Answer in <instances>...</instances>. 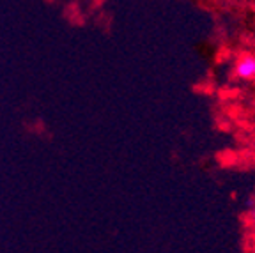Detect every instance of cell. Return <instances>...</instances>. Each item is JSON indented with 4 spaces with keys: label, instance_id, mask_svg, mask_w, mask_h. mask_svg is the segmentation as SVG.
<instances>
[{
    "label": "cell",
    "instance_id": "cell-1",
    "mask_svg": "<svg viewBox=\"0 0 255 253\" xmlns=\"http://www.w3.org/2000/svg\"><path fill=\"white\" fill-rule=\"evenodd\" d=\"M234 75L239 80H255V55L245 53L234 64Z\"/></svg>",
    "mask_w": 255,
    "mask_h": 253
},
{
    "label": "cell",
    "instance_id": "cell-2",
    "mask_svg": "<svg viewBox=\"0 0 255 253\" xmlns=\"http://www.w3.org/2000/svg\"><path fill=\"white\" fill-rule=\"evenodd\" d=\"M248 220H250V225H252V227H254V229H255V209H254V211H252V213H250V218H248Z\"/></svg>",
    "mask_w": 255,
    "mask_h": 253
}]
</instances>
